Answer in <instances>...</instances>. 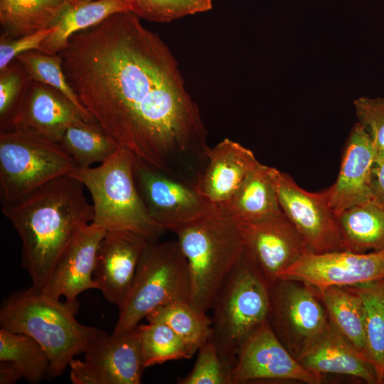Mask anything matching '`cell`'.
I'll return each mask as SVG.
<instances>
[{
  "label": "cell",
  "mask_w": 384,
  "mask_h": 384,
  "mask_svg": "<svg viewBox=\"0 0 384 384\" xmlns=\"http://www.w3.org/2000/svg\"><path fill=\"white\" fill-rule=\"evenodd\" d=\"M91 117L135 162L193 183L208 131L169 48L130 11L74 33L59 53Z\"/></svg>",
  "instance_id": "cell-1"
},
{
  "label": "cell",
  "mask_w": 384,
  "mask_h": 384,
  "mask_svg": "<svg viewBox=\"0 0 384 384\" xmlns=\"http://www.w3.org/2000/svg\"><path fill=\"white\" fill-rule=\"evenodd\" d=\"M85 186L69 174L60 176L1 210L22 241L21 265L31 286L41 291L76 233L92 223V205Z\"/></svg>",
  "instance_id": "cell-2"
},
{
  "label": "cell",
  "mask_w": 384,
  "mask_h": 384,
  "mask_svg": "<svg viewBox=\"0 0 384 384\" xmlns=\"http://www.w3.org/2000/svg\"><path fill=\"white\" fill-rule=\"evenodd\" d=\"M175 234L188 265V302L208 313L245 253L240 223L219 207Z\"/></svg>",
  "instance_id": "cell-3"
},
{
  "label": "cell",
  "mask_w": 384,
  "mask_h": 384,
  "mask_svg": "<svg viewBox=\"0 0 384 384\" xmlns=\"http://www.w3.org/2000/svg\"><path fill=\"white\" fill-rule=\"evenodd\" d=\"M78 309L77 301L61 302L31 286L12 292L2 301L0 326L39 343L49 358L48 373L58 377L76 355L83 353L97 329L78 322Z\"/></svg>",
  "instance_id": "cell-4"
},
{
  "label": "cell",
  "mask_w": 384,
  "mask_h": 384,
  "mask_svg": "<svg viewBox=\"0 0 384 384\" xmlns=\"http://www.w3.org/2000/svg\"><path fill=\"white\" fill-rule=\"evenodd\" d=\"M134 158L119 146L106 161L95 167H76L69 175L78 179L91 196V223L112 230H131L149 241L164 231L151 218L134 178Z\"/></svg>",
  "instance_id": "cell-5"
},
{
  "label": "cell",
  "mask_w": 384,
  "mask_h": 384,
  "mask_svg": "<svg viewBox=\"0 0 384 384\" xmlns=\"http://www.w3.org/2000/svg\"><path fill=\"white\" fill-rule=\"evenodd\" d=\"M269 287V283L245 249L210 310V340L230 371L244 343L267 322Z\"/></svg>",
  "instance_id": "cell-6"
},
{
  "label": "cell",
  "mask_w": 384,
  "mask_h": 384,
  "mask_svg": "<svg viewBox=\"0 0 384 384\" xmlns=\"http://www.w3.org/2000/svg\"><path fill=\"white\" fill-rule=\"evenodd\" d=\"M190 280L186 260L177 240L149 242L139 261L134 282L112 334L135 329L160 306L188 301Z\"/></svg>",
  "instance_id": "cell-7"
},
{
  "label": "cell",
  "mask_w": 384,
  "mask_h": 384,
  "mask_svg": "<svg viewBox=\"0 0 384 384\" xmlns=\"http://www.w3.org/2000/svg\"><path fill=\"white\" fill-rule=\"evenodd\" d=\"M76 167L60 142L24 129L1 130V204L18 201Z\"/></svg>",
  "instance_id": "cell-8"
},
{
  "label": "cell",
  "mask_w": 384,
  "mask_h": 384,
  "mask_svg": "<svg viewBox=\"0 0 384 384\" xmlns=\"http://www.w3.org/2000/svg\"><path fill=\"white\" fill-rule=\"evenodd\" d=\"M269 288L268 324L296 358L329 323L321 292L307 282L287 279H278Z\"/></svg>",
  "instance_id": "cell-9"
},
{
  "label": "cell",
  "mask_w": 384,
  "mask_h": 384,
  "mask_svg": "<svg viewBox=\"0 0 384 384\" xmlns=\"http://www.w3.org/2000/svg\"><path fill=\"white\" fill-rule=\"evenodd\" d=\"M282 212L303 237L309 252L343 250L336 215L324 191L309 192L287 174L267 166Z\"/></svg>",
  "instance_id": "cell-10"
},
{
  "label": "cell",
  "mask_w": 384,
  "mask_h": 384,
  "mask_svg": "<svg viewBox=\"0 0 384 384\" xmlns=\"http://www.w3.org/2000/svg\"><path fill=\"white\" fill-rule=\"evenodd\" d=\"M134 173L150 216L164 230L175 233L219 208L206 199L193 185L136 162Z\"/></svg>",
  "instance_id": "cell-11"
},
{
  "label": "cell",
  "mask_w": 384,
  "mask_h": 384,
  "mask_svg": "<svg viewBox=\"0 0 384 384\" xmlns=\"http://www.w3.org/2000/svg\"><path fill=\"white\" fill-rule=\"evenodd\" d=\"M384 278V249L365 253L338 250L306 252L279 279L302 281L321 292L331 286H351Z\"/></svg>",
  "instance_id": "cell-12"
},
{
  "label": "cell",
  "mask_w": 384,
  "mask_h": 384,
  "mask_svg": "<svg viewBox=\"0 0 384 384\" xmlns=\"http://www.w3.org/2000/svg\"><path fill=\"white\" fill-rule=\"evenodd\" d=\"M230 384L262 380L319 384L324 378L311 373L298 362L277 338L268 322L244 343L230 370Z\"/></svg>",
  "instance_id": "cell-13"
},
{
  "label": "cell",
  "mask_w": 384,
  "mask_h": 384,
  "mask_svg": "<svg viewBox=\"0 0 384 384\" xmlns=\"http://www.w3.org/2000/svg\"><path fill=\"white\" fill-rule=\"evenodd\" d=\"M240 223L246 249L269 284L308 252L303 237L282 210Z\"/></svg>",
  "instance_id": "cell-14"
},
{
  "label": "cell",
  "mask_w": 384,
  "mask_h": 384,
  "mask_svg": "<svg viewBox=\"0 0 384 384\" xmlns=\"http://www.w3.org/2000/svg\"><path fill=\"white\" fill-rule=\"evenodd\" d=\"M149 241L131 230L106 231L96 255L93 278L104 297L119 309L124 304L144 249Z\"/></svg>",
  "instance_id": "cell-15"
},
{
  "label": "cell",
  "mask_w": 384,
  "mask_h": 384,
  "mask_svg": "<svg viewBox=\"0 0 384 384\" xmlns=\"http://www.w3.org/2000/svg\"><path fill=\"white\" fill-rule=\"evenodd\" d=\"M82 119L95 121L55 88L31 80L11 117L1 130L24 129L60 142L68 127Z\"/></svg>",
  "instance_id": "cell-16"
},
{
  "label": "cell",
  "mask_w": 384,
  "mask_h": 384,
  "mask_svg": "<svg viewBox=\"0 0 384 384\" xmlns=\"http://www.w3.org/2000/svg\"><path fill=\"white\" fill-rule=\"evenodd\" d=\"M377 154L370 137L356 123L345 147L338 177L324 191L336 215L354 206L376 199L372 186V169Z\"/></svg>",
  "instance_id": "cell-17"
},
{
  "label": "cell",
  "mask_w": 384,
  "mask_h": 384,
  "mask_svg": "<svg viewBox=\"0 0 384 384\" xmlns=\"http://www.w3.org/2000/svg\"><path fill=\"white\" fill-rule=\"evenodd\" d=\"M106 230L90 223L82 228L65 249L46 284L40 291L55 299L77 301L82 292L98 285L93 278L99 245Z\"/></svg>",
  "instance_id": "cell-18"
},
{
  "label": "cell",
  "mask_w": 384,
  "mask_h": 384,
  "mask_svg": "<svg viewBox=\"0 0 384 384\" xmlns=\"http://www.w3.org/2000/svg\"><path fill=\"white\" fill-rule=\"evenodd\" d=\"M83 353L100 384L141 383L146 368L137 326L119 335L97 329Z\"/></svg>",
  "instance_id": "cell-19"
},
{
  "label": "cell",
  "mask_w": 384,
  "mask_h": 384,
  "mask_svg": "<svg viewBox=\"0 0 384 384\" xmlns=\"http://www.w3.org/2000/svg\"><path fill=\"white\" fill-rule=\"evenodd\" d=\"M259 161L240 144L224 139L209 147L196 183L198 191L213 205L225 204Z\"/></svg>",
  "instance_id": "cell-20"
},
{
  "label": "cell",
  "mask_w": 384,
  "mask_h": 384,
  "mask_svg": "<svg viewBox=\"0 0 384 384\" xmlns=\"http://www.w3.org/2000/svg\"><path fill=\"white\" fill-rule=\"evenodd\" d=\"M296 359L306 370L322 378L325 374H340L378 384L374 364L330 319L323 333Z\"/></svg>",
  "instance_id": "cell-21"
},
{
  "label": "cell",
  "mask_w": 384,
  "mask_h": 384,
  "mask_svg": "<svg viewBox=\"0 0 384 384\" xmlns=\"http://www.w3.org/2000/svg\"><path fill=\"white\" fill-rule=\"evenodd\" d=\"M343 250L365 253L384 249V203L377 199L336 215Z\"/></svg>",
  "instance_id": "cell-22"
},
{
  "label": "cell",
  "mask_w": 384,
  "mask_h": 384,
  "mask_svg": "<svg viewBox=\"0 0 384 384\" xmlns=\"http://www.w3.org/2000/svg\"><path fill=\"white\" fill-rule=\"evenodd\" d=\"M220 207L242 223L257 221L282 211L267 166L259 163Z\"/></svg>",
  "instance_id": "cell-23"
},
{
  "label": "cell",
  "mask_w": 384,
  "mask_h": 384,
  "mask_svg": "<svg viewBox=\"0 0 384 384\" xmlns=\"http://www.w3.org/2000/svg\"><path fill=\"white\" fill-rule=\"evenodd\" d=\"M70 0H0L4 34L21 37L53 28Z\"/></svg>",
  "instance_id": "cell-24"
},
{
  "label": "cell",
  "mask_w": 384,
  "mask_h": 384,
  "mask_svg": "<svg viewBox=\"0 0 384 384\" xmlns=\"http://www.w3.org/2000/svg\"><path fill=\"white\" fill-rule=\"evenodd\" d=\"M129 11L123 0H93L70 4L54 24L53 31L42 43L41 50L58 54L74 33L90 28L110 16Z\"/></svg>",
  "instance_id": "cell-25"
},
{
  "label": "cell",
  "mask_w": 384,
  "mask_h": 384,
  "mask_svg": "<svg viewBox=\"0 0 384 384\" xmlns=\"http://www.w3.org/2000/svg\"><path fill=\"white\" fill-rule=\"evenodd\" d=\"M321 296L330 321L369 358L361 298L348 286L326 287L321 291Z\"/></svg>",
  "instance_id": "cell-26"
},
{
  "label": "cell",
  "mask_w": 384,
  "mask_h": 384,
  "mask_svg": "<svg viewBox=\"0 0 384 384\" xmlns=\"http://www.w3.org/2000/svg\"><path fill=\"white\" fill-rule=\"evenodd\" d=\"M60 143L78 168L91 167L110 157L119 145L96 121H78L68 127Z\"/></svg>",
  "instance_id": "cell-27"
},
{
  "label": "cell",
  "mask_w": 384,
  "mask_h": 384,
  "mask_svg": "<svg viewBox=\"0 0 384 384\" xmlns=\"http://www.w3.org/2000/svg\"><path fill=\"white\" fill-rule=\"evenodd\" d=\"M146 319L148 322L165 324L196 351L210 338V317L193 307L188 301H177L160 306Z\"/></svg>",
  "instance_id": "cell-28"
},
{
  "label": "cell",
  "mask_w": 384,
  "mask_h": 384,
  "mask_svg": "<svg viewBox=\"0 0 384 384\" xmlns=\"http://www.w3.org/2000/svg\"><path fill=\"white\" fill-rule=\"evenodd\" d=\"M14 363L28 383H40L49 373L50 361L44 348L30 336L0 329V361Z\"/></svg>",
  "instance_id": "cell-29"
},
{
  "label": "cell",
  "mask_w": 384,
  "mask_h": 384,
  "mask_svg": "<svg viewBox=\"0 0 384 384\" xmlns=\"http://www.w3.org/2000/svg\"><path fill=\"white\" fill-rule=\"evenodd\" d=\"M348 287L363 301L368 355L376 368L380 384L384 369V278Z\"/></svg>",
  "instance_id": "cell-30"
},
{
  "label": "cell",
  "mask_w": 384,
  "mask_h": 384,
  "mask_svg": "<svg viewBox=\"0 0 384 384\" xmlns=\"http://www.w3.org/2000/svg\"><path fill=\"white\" fill-rule=\"evenodd\" d=\"M137 328L146 368L169 361L189 359L197 351L164 323L148 322Z\"/></svg>",
  "instance_id": "cell-31"
},
{
  "label": "cell",
  "mask_w": 384,
  "mask_h": 384,
  "mask_svg": "<svg viewBox=\"0 0 384 384\" xmlns=\"http://www.w3.org/2000/svg\"><path fill=\"white\" fill-rule=\"evenodd\" d=\"M16 59L22 65L31 80L55 88L67 97L87 117L95 120L80 103L69 85L63 72V59L60 53L51 54L41 50H33L19 55Z\"/></svg>",
  "instance_id": "cell-32"
},
{
  "label": "cell",
  "mask_w": 384,
  "mask_h": 384,
  "mask_svg": "<svg viewBox=\"0 0 384 384\" xmlns=\"http://www.w3.org/2000/svg\"><path fill=\"white\" fill-rule=\"evenodd\" d=\"M129 11L139 18L167 23L212 9L211 0H123Z\"/></svg>",
  "instance_id": "cell-33"
},
{
  "label": "cell",
  "mask_w": 384,
  "mask_h": 384,
  "mask_svg": "<svg viewBox=\"0 0 384 384\" xmlns=\"http://www.w3.org/2000/svg\"><path fill=\"white\" fill-rule=\"evenodd\" d=\"M230 370L209 339L199 349L191 370L177 379L178 384H230Z\"/></svg>",
  "instance_id": "cell-34"
},
{
  "label": "cell",
  "mask_w": 384,
  "mask_h": 384,
  "mask_svg": "<svg viewBox=\"0 0 384 384\" xmlns=\"http://www.w3.org/2000/svg\"><path fill=\"white\" fill-rule=\"evenodd\" d=\"M31 81L22 65L15 59L0 70V125L10 119Z\"/></svg>",
  "instance_id": "cell-35"
},
{
  "label": "cell",
  "mask_w": 384,
  "mask_h": 384,
  "mask_svg": "<svg viewBox=\"0 0 384 384\" xmlns=\"http://www.w3.org/2000/svg\"><path fill=\"white\" fill-rule=\"evenodd\" d=\"M353 107L376 151L384 149V97H360L353 101Z\"/></svg>",
  "instance_id": "cell-36"
},
{
  "label": "cell",
  "mask_w": 384,
  "mask_h": 384,
  "mask_svg": "<svg viewBox=\"0 0 384 384\" xmlns=\"http://www.w3.org/2000/svg\"><path fill=\"white\" fill-rule=\"evenodd\" d=\"M53 30L54 27L21 37H11L2 33L0 38V70L19 55L30 50H41L42 43Z\"/></svg>",
  "instance_id": "cell-37"
},
{
  "label": "cell",
  "mask_w": 384,
  "mask_h": 384,
  "mask_svg": "<svg viewBox=\"0 0 384 384\" xmlns=\"http://www.w3.org/2000/svg\"><path fill=\"white\" fill-rule=\"evenodd\" d=\"M70 380L74 384H100V379L85 361H82L74 358L70 361Z\"/></svg>",
  "instance_id": "cell-38"
},
{
  "label": "cell",
  "mask_w": 384,
  "mask_h": 384,
  "mask_svg": "<svg viewBox=\"0 0 384 384\" xmlns=\"http://www.w3.org/2000/svg\"><path fill=\"white\" fill-rule=\"evenodd\" d=\"M372 186L376 199L384 203V149L377 152L372 169Z\"/></svg>",
  "instance_id": "cell-39"
},
{
  "label": "cell",
  "mask_w": 384,
  "mask_h": 384,
  "mask_svg": "<svg viewBox=\"0 0 384 384\" xmlns=\"http://www.w3.org/2000/svg\"><path fill=\"white\" fill-rule=\"evenodd\" d=\"M23 378L19 368L12 362L9 361H0V383L13 384Z\"/></svg>",
  "instance_id": "cell-40"
},
{
  "label": "cell",
  "mask_w": 384,
  "mask_h": 384,
  "mask_svg": "<svg viewBox=\"0 0 384 384\" xmlns=\"http://www.w3.org/2000/svg\"><path fill=\"white\" fill-rule=\"evenodd\" d=\"M91 1H93V0H70L71 4H80V3H85V2H88Z\"/></svg>",
  "instance_id": "cell-41"
},
{
  "label": "cell",
  "mask_w": 384,
  "mask_h": 384,
  "mask_svg": "<svg viewBox=\"0 0 384 384\" xmlns=\"http://www.w3.org/2000/svg\"><path fill=\"white\" fill-rule=\"evenodd\" d=\"M380 384H384V369L380 376Z\"/></svg>",
  "instance_id": "cell-42"
}]
</instances>
